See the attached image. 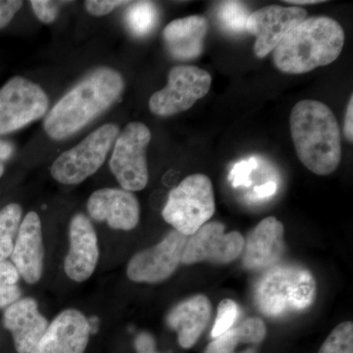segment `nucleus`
I'll list each match as a JSON object with an SVG mask.
<instances>
[{"instance_id": "nucleus-25", "label": "nucleus", "mask_w": 353, "mask_h": 353, "mask_svg": "<svg viewBox=\"0 0 353 353\" xmlns=\"http://www.w3.org/2000/svg\"><path fill=\"white\" fill-rule=\"evenodd\" d=\"M20 274L10 262L0 261V308L11 305L19 299Z\"/></svg>"}, {"instance_id": "nucleus-36", "label": "nucleus", "mask_w": 353, "mask_h": 353, "mask_svg": "<svg viewBox=\"0 0 353 353\" xmlns=\"http://www.w3.org/2000/svg\"><path fill=\"white\" fill-rule=\"evenodd\" d=\"M288 4H294L296 6H312V4H319L325 2L324 0H287L284 1Z\"/></svg>"}, {"instance_id": "nucleus-6", "label": "nucleus", "mask_w": 353, "mask_h": 353, "mask_svg": "<svg viewBox=\"0 0 353 353\" xmlns=\"http://www.w3.org/2000/svg\"><path fill=\"white\" fill-rule=\"evenodd\" d=\"M118 136L116 125H102L75 148L59 155L51 165V176L63 185L83 182L101 168Z\"/></svg>"}, {"instance_id": "nucleus-29", "label": "nucleus", "mask_w": 353, "mask_h": 353, "mask_svg": "<svg viewBox=\"0 0 353 353\" xmlns=\"http://www.w3.org/2000/svg\"><path fill=\"white\" fill-rule=\"evenodd\" d=\"M32 10L39 21L46 24L54 22L58 15V2L48 0H32Z\"/></svg>"}, {"instance_id": "nucleus-22", "label": "nucleus", "mask_w": 353, "mask_h": 353, "mask_svg": "<svg viewBox=\"0 0 353 353\" xmlns=\"http://www.w3.org/2000/svg\"><path fill=\"white\" fill-rule=\"evenodd\" d=\"M22 213V208L17 203L8 204L0 210V261L12 254L14 238L19 231Z\"/></svg>"}, {"instance_id": "nucleus-32", "label": "nucleus", "mask_w": 353, "mask_h": 353, "mask_svg": "<svg viewBox=\"0 0 353 353\" xmlns=\"http://www.w3.org/2000/svg\"><path fill=\"white\" fill-rule=\"evenodd\" d=\"M134 347L138 353H148L155 350V343L152 334L141 333L134 341Z\"/></svg>"}, {"instance_id": "nucleus-18", "label": "nucleus", "mask_w": 353, "mask_h": 353, "mask_svg": "<svg viewBox=\"0 0 353 353\" xmlns=\"http://www.w3.org/2000/svg\"><path fill=\"white\" fill-rule=\"evenodd\" d=\"M3 325L11 332L18 353H31L48 328V321L32 297L20 299L4 312Z\"/></svg>"}, {"instance_id": "nucleus-10", "label": "nucleus", "mask_w": 353, "mask_h": 353, "mask_svg": "<svg viewBox=\"0 0 353 353\" xmlns=\"http://www.w3.org/2000/svg\"><path fill=\"white\" fill-rule=\"evenodd\" d=\"M187 240V236L173 230L157 245L132 256L127 267L128 278L132 282L148 284H157L170 278L182 263Z\"/></svg>"}, {"instance_id": "nucleus-20", "label": "nucleus", "mask_w": 353, "mask_h": 353, "mask_svg": "<svg viewBox=\"0 0 353 353\" xmlns=\"http://www.w3.org/2000/svg\"><path fill=\"white\" fill-rule=\"evenodd\" d=\"M212 314L208 297L199 294L185 299L172 309L167 316V324L178 333V341L183 348L196 345L208 327Z\"/></svg>"}, {"instance_id": "nucleus-37", "label": "nucleus", "mask_w": 353, "mask_h": 353, "mask_svg": "<svg viewBox=\"0 0 353 353\" xmlns=\"http://www.w3.org/2000/svg\"><path fill=\"white\" fill-rule=\"evenodd\" d=\"M4 173V166L3 164L0 163V178H1L2 175Z\"/></svg>"}, {"instance_id": "nucleus-34", "label": "nucleus", "mask_w": 353, "mask_h": 353, "mask_svg": "<svg viewBox=\"0 0 353 353\" xmlns=\"http://www.w3.org/2000/svg\"><path fill=\"white\" fill-rule=\"evenodd\" d=\"M278 185L275 182H267L264 185H259L254 189V196L256 199H263L274 196L277 192Z\"/></svg>"}, {"instance_id": "nucleus-30", "label": "nucleus", "mask_w": 353, "mask_h": 353, "mask_svg": "<svg viewBox=\"0 0 353 353\" xmlns=\"http://www.w3.org/2000/svg\"><path fill=\"white\" fill-rule=\"evenodd\" d=\"M130 1H121V0H88L85 2V9L92 15L101 16L108 15L112 12L114 9L125 4H130Z\"/></svg>"}, {"instance_id": "nucleus-19", "label": "nucleus", "mask_w": 353, "mask_h": 353, "mask_svg": "<svg viewBox=\"0 0 353 353\" xmlns=\"http://www.w3.org/2000/svg\"><path fill=\"white\" fill-rule=\"evenodd\" d=\"M208 32L205 17L192 15L172 21L163 31V41L171 57L189 61L201 57Z\"/></svg>"}, {"instance_id": "nucleus-24", "label": "nucleus", "mask_w": 353, "mask_h": 353, "mask_svg": "<svg viewBox=\"0 0 353 353\" xmlns=\"http://www.w3.org/2000/svg\"><path fill=\"white\" fill-rule=\"evenodd\" d=\"M250 15L248 7L243 2L224 1L218 7L217 18L221 27L231 34L245 31L246 21Z\"/></svg>"}, {"instance_id": "nucleus-28", "label": "nucleus", "mask_w": 353, "mask_h": 353, "mask_svg": "<svg viewBox=\"0 0 353 353\" xmlns=\"http://www.w3.org/2000/svg\"><path fill=\"white\" fill-rule=\"evenodd\" d=\"M256 158L252 157L248 160H243L234 165L232 171L230 172L229 179L234 188L248 187L252 183L250 176L253 169L256 168Z\"/></svg>"}, {"instance_id": "nucleus-8", "label": "nucleus", "mask_w": 353, "mask_h": 353, "mask_svg": "<svg viewBox=\"0 0 353 353\" xmlns=\"http://www.w3.org/2000/svg\"><path fill=\"white\" fill-rule=\"evenodd\" d=\"M50 99L32 81L16 76L0 88V136L18 131L48 113Z\"/></svg>"}, {"instance_id": "nucleus-17", "label": "nucleus", "mask_w": 353, "mask_h": 353, "mask_svg": "<svg viewBox=\"0 0 353 353\" xmlns=\"http://www.w3.org/2000/svg\"><path fill=\"white\" fill-rule=\"evenodd\" d=\"M10 257L26 283L34 285L41 280L44 259L43 230L41 219L34 211L21 222Z\"/></svg>"}, {"instance_id": "nucleus-4", "label": "nucleus", "mask_w": 353, "mask_h": 353, "mask_svg": "<svg viewBox=\"0 0 353 353\" xmlns=\"http://www.w3.org/2000/svg\"><path fill=\"white\" fill-rule=\"evenodd\" d=\"M316 294L317 284L307 269L294 265H275L259 279L254 299L263 314L276 318L310 307Z\"/></svg>"}, {"instance_id": "nucleus-33", "label": "nucleus", "mask_w": 353, "mask_h": 353, "mask_svg": "<svg viewBox=\"0 0 353 353\" xmlns=\"http://www.w3.org/2000/svg\"><path fill=\"white\" fill-rule=\"evenodd\" d=\"M353 97L348 101L347 112H345V124H343V134L350 143L353 141Z\"/></svg>"}, {"instance_id": "nucleus-7", "label": "nucleus", "mask_w": 353, "mask_h": 353, "mask_svg": "<svg viewBox=\"0 0 353 353\" xmlns=\"http://www.w3.org/2000/svg\"><path fill=\"white\" fill-rule=\"evenodd\" d=\"M152 141V132L145 124H128L114 143L109 166L123 190L139 192L148 183L146 150Z\"/></svg>"}, {"instance_id": "nucleus-14", "label": "nucleus", "mask_w": 353, "mask_h": 353, "mask_svg": "<svg viewBox=\"0 0 353 353\" xmlns=\"http://www.w3.org/2000/svg\"><path fill=\"white\" fill-rule=\"evenodd\" d=\"M90 326L77 309H66L48 325L43 338L31 353H85Z\"/></svg>"}, {"instance_id": "nucleus-23", "label": "nucleus", "mask_w": 353, "mask_h": 353, "mask_svg": "<svg viewBox=\"0 0 353 353\" xmlns=\"http://www.w3.org/2000/svg\"><path fill=\"white\" fill-rule=\"evenodd\" d=\"M158 21V11L150 1L132 2L126 13V23L130 32L136 37H145L154 29Z\"/></svg>"}, {"instance_id": "nucleus-21", "label": "nucleus", "mask_w": 353, "mask_h": 353, "mask_svg": "<svg viewBox=\"0 0 353 353\" xmlns=\"http://www.w3.org/2000/svg\"><path fill=\"white\" fill-rule=\"evenodd\" d=\"M266 336V326L260 318H248L220 334L206 348L205 353H256L255 345Z\"/></svg>"}, {"instance_id": "nucleus-9", "label": "nucleus", "mask_w": 353, "mask_h": 353, "mask_svg": "<svg viewBox=\"0 0 353 353\" xmlns=\"http://www.w3.org/2000/svg\"><path fill=\"white\" fill-rule=\"evenodd\" d=\"M211 83L210 74L199 67H174L169 72L166 87L150 97V111L160 117H169L189 110L208 94Z\"/></svg>"}, {"instance_id": "nucleus-35", "label": "nucleus", "mask_w": 353, "mask_h": 353, "mask_svg": "<svg viewBox=\"0 0 353 353\" xmlns=\"http://www.w3.org/2000/svg\"><path fill=\"white\" fill-rule=\"evenodd\" d=\"M14 152L13 145L8 141L0 139V161L9 159L12 157Z\"/></svg>"}, {"instance_id": "nucleus-12", "label": "nucleus", "mask_w": 353, "mask_h": 353, "mask_svg": "<svg viewBox=\"0 0 353 353\" xmlns=\"http://www.w3.org/2000/svg\"><path fill=\"white\" fill-rule=\"evenodd\" d=\"M306 16L307 12L301 7L280 6H265L250 14L245 31L255 37L254 54L259 58L267 57Z\"/></svg>"}, {"instance_id": "nucleus-16", "label": "nucleus", "mask_w": 353, "mask_h": 353, "mask_svg": "<svg viewBox=\"0 0 353 353\" xmlns=\"http://www.w3.org/2000/svg\"><path fill=\"white\" fill-rule=\"evenodd\" d=\"M285 228L274 216L265 218L245 240L243 264L248 270L275 266L285 250Z\"/></svg>"}, {"instance_id": "nucleus-15", "label": "nucleus", "mask_w": 353, "mask_h": 353, "mask_svg": "<svg viewBox=\"0 0 353 353\" xmlns=\"http://www.w3.org/2000/svg\"><path fill=\"white\" fill-rule=\"evenodd\" d=\"M90 217L99 222L106 221L114 230L131 231L139 222V204L131 192L120 189L95 190L88 201Z\"/></svg>"}, {"instance_id": "nucleus-26", "label": "nucleus", "mask_w": 353, "mask_h": 353, "mask_svg": "<svg viewBox=\"0 0 353 353\" xmlns=\"http://www.w3.org/2000/svg\"><path fill=\"white\" fill-rule=\"evenodd\" d=\"M318 353H353V323H341L329 334Z\"/></svg>"}, {"instance_id": "nucleus-27", "label": "nucleus", "mask_w": 353, "mask_h": 353, "mask_svg": "<svg viewBox=\"0 0 353 353\" xmlns=\"http://www.w3.org/2000/svg\"><path fill=\"white\" fill-rule=\"evenodd\" d=\"M239 316H240V307L238 304L232 299H223L218 305L217 317L211 331V336L217 338L220 334L231 329L238 320Z\"/></svg>"}, {"instance_id": "nucleus-2", "label": "nucleus", "mask_w": 353, "mask_h": 353, "mask_svg": "<svg viewBox=\"0 0 353 353\" xmlns=\"http://www.w3.org/2000/svg\"><path fill=\"white\" fill-rule=\"evenodd\" d=\"M290 127L297 157L308 170L319 176L336 171L341 160V129L328 105L314 99L297 102Z\"/></svg>"}, {"instance_id": "nucleus-38", "label": "nucleus", "mask_w": 353, "mask_h": 353, "mask_svg": "<svg viewBox=\"0 0 353 353\" xmlns=\"http://www.w3.org/2000/svg\"><path fill=\"white\" fill-rule=\"evenodd\" d=\"M148 353H157V352H155V350H154V352H148Z\"/></svg>"}, {"instance_id": "nucleus-1", "label": "nucleus", "mask_w": 353, "mask_h": 353, "mask_svg": "<svg viewBox=\"0 0 353 353\" xmlns=\"http://www.w3.org/2000/svg\"><path fill=\"white\" fill-rule=\"evenodd\" d=\"M124 88L119 72L109 67L94 69L50 109L44 131L57 141L69 138L111 108Z\"/></svg>"}, {"instance_id": "nucleus-11", "label": "nucleus", "mask_w": 353, "mask_h": 353, "mask_svg": "<svg viewBox=\"0 0 353 353\" xmlns=\"http://www.w3.org/2000/svg\"><path fill=\"white\" fill-rule=\"evenodd\" d=\"M243 245L245 239L239 232L226 234L222 223H206L196 233L188 236L182 263L192 265L203 261L230 263L240 256Z\"/></svg>"}, {"instance_id": "nucleus-13", "label": "nucleus", "mask_w": 353, "mask_h": 353, "mask_svg": "<svg viewBox=\"0 0 353 353\" xmlns=\"http://www.w3.org/2000/svg\"><path fill=\"white\" fill-rule=\"evenodd\" d=\"M70 250L64 271L71 280L83 283L92 277L99 262V248L94 225L87 216L77 214L69 228Z\"/></svg>"}, {"instance_id": "nucleus-3", "label": "nucleus", "mask_w": 353, "mask_h": 353, "mask_svg": "<svg viewBox=\"0 0 353 353\" xmlns=\"http://www.w3.org/2000/svg\"><path fill=\"white\" fill-rule=\"evenodd\" d=\"M345 32L332 18L311 17L290 30L273 50L279 71L292 75L308 73L333 63L340 57Z\"/></svg>"}, {"instance_id": "nucleus-5", "label": "nucleus", "mask_w": 353, "mask_h": 353, "mask_svg": "<svg viewBox=\"0 0 353 353\" xmlns=\"http://www.w3.org/2000/svg\"><path fill=\"white\" fill-rule=\"evenodd\" d=\"M215 213V196L210 179L194 174L169 192L162 217L179 233L190 236L208 223Z\"/></svg>"}, {"instance_id": "nucleus-31", "label": "nucleus", "mask_w": 353, "mask_h": 353, "mask_svg": "<svg viewBox=\"0 0 353 353\" xmlns=\"http://www.w3.org/2000/svg\"><path fill=\"white\" fill-rule=\"evenodd\" d=\"M23 3L24 2L18 0L0 1V29H3L11 22L15 14L22 8Z\"/></svg>"}]
</instances>
